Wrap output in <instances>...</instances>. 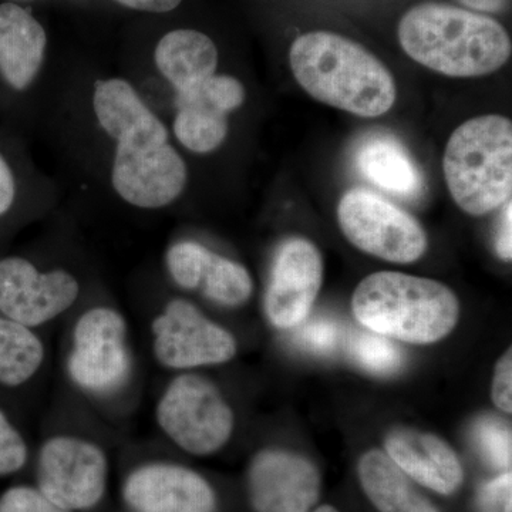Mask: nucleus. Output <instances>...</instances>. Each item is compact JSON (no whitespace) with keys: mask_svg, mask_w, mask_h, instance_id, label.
I'll return each mask as SVG.
<instances>
[{"mask_svg":"<svg viewBox=\"0 0 512 512\" xmlns=\"http://www.w3.org/2000/svg\"><path fill=\"white\" fill-rule=\"evenodd\" d=\"M46 350L32 328L0 315V384L29 382L45 362Z\"/></svg>","mask_w":512,"mask_h":512,"instance_id":"nucleus-22","label":"nucleus"},{"mask_svg":"<svg viewBox=\"0 0 512 512\" xmlns=\"http://www.w3.org/2000/svg\"><path fill=\"white\" fill-rule=\"evenodd\" d=\"M476 512H512V474L505 471L480 485L476 495Z\"/></svg>","mask_w":512,"mask_h":512,"instance_id":"nucleus-27","label":"nucleus"},{"mask_svg":"<svg viewBox=\"0 0 512 512\" xmlns=\"http://www.w3.org/2000/svg\"><path fill=\"white\" fill-rule=\"evenodd\" d=\"M512 205L511 200L505 202L503 214H501L500 228L495 238V251L504 261H511L512 258Z\"/></svg>","mask_w":512,"mask_h":512,"instance_id":"nucleus-31","label":"nucleus"},{"mask_svg":"<svg viewBox=\"0 0 512 512\" xmlns=\"http://www.w3.org/2000/svg\"><path fill=\"white\" fill-rule=\"evenodd\" d=\"M28 444L0 409V476L18 473L28 461Z\"/></svg>","mask_w":512,"mask_h":512,"instance_id":"nucleus-25","label":"nucleus"},{"mask_svg":"<svg viewBox=\"0 0 512 512\" xmlns=\"http://www.w3.org/2000/svg\"><path fill=\"white\" fill-rule=\"evenodd\" d=\"M46 29L15 2L0 3V80L25 93L39 80L47 56Z\"/></svg>","mask_w":512,"mask_h":512,"instance_id":"nucleus-18","label":"nucleus"},{"mask_svg":"<svg viewBox=\"0 0 512 512\" xmlns=\"http://www.w3.org/2000/svg\"><path fill=\"white\" fill-rule=\"evenodd\" d=\"M296 342L313 353L333 352L339 342V328L333 320L318 318L305 323L296 332Z\"/></svg>","mask_w":512,"mask_h":512,"instance_id":"nucleus-28","label":"nucleus"},{"mask_svg":"<svg viewBox=\"0 0 512 512\" xmlns=\"http://www.w3.org/2000/svg\"><path fill=\"white\" fill-rule=\"evenodd\" d=\"M153 60L161 79L173 93H180L214 76L220 53L200 30L175 29L158 40Z\"/></svg>","mask_w":512,"mask_h":512,"instance_id":"nucleus-19","label":"nucleus"},{"mask_svg":"<svg viewBox=\"0 0 512 512\" xmlns=\"http://www.w3.org/2000/svg\"><path fill=\"white\" fill-rule=\"evenodd\" d=\"M0 512H69L47 500L39 488L16 485L0 497Z\"/></svg>","mask_w":512,"mask_h":512,"instance_id":"nucleus-26","label":"nucleus"},{"mask_svg":"<svg viewBox=\"0 0 512 512\" xmlns=\"http://www.w3.org/2000/svg\"><path fill=\"white\" fill-rule=\"evenodd\" d=\"M491 399L498 409L512 412V352L508 349L498 360L494 369Z\"/></svg>","mask_w":512,"mask_h":512,"instance_id":"nucleus-29","label":"nucleus"},{"mask_svg":"<svg viewBox=\"0 0 512 512\" xmlns=\"http://www.w3.org/2000/svg\"><path fill=\"white\" fill-rule=\"evenodd\" d=\"M357 476L379 512H441L382 450L373 448L360 457Z\"/></svg>","mask_w":512,"mask_h":512,"instance_id":"nucleus-20","label":"nucleus"},{"mask_svg":"<svg viewBox=\"0 0 512 512\" xmlns=\"http://www.w3.org/2000/svg\"><path fill=\"white\" fill-rule=\"evenodd\" d=\"M477 446L484 460L497 470L511 471V431L500 420L484 417L476 424Z\"/></svg>","mask_w":512,"mask_h":512,"instance_id":"nucleus-24","label":"nucleus"},{"mask_svg":"<svg viewBox=\"0 0 512 512\" xmlns=\"http://www.w3.org/2000/svg\"><path fill=\"white\" fill-rule=\"evenodd\" d=\"M156 420L171 443L198 457L225 447L235 427L234 410L217 384L192 372L167 384L157 402Z\"/></svg>","mask_w":512,"mask_h":512,"instance_id":"nucleus-6","label":"nucleus"},{"mask_svg":"<svg viewBox=\"0 0 512 512\" xmlns=\"http://www.w3.org/2000/svg\"><path fill=\"white\" fill-rule=\"evenodd\" d=\"M309 512H340V511L336 510V508L332 507V505H320V507L315 508V510H311Z\"/></svg>","mask_w":512,"mask_h":512,"instance_id":"nucleus-34","label":"nucleus"},{"mask_svg":"<svg viewBox=\"0 0 512 512\" xmlns=\"http://www.w3.org/2000/svg\"><path fill=\"white\" fill-rule=\"evenodd\" d=\"M244 84L237 77L215 73L184 92L174 93L171 136L194 154L214 153L227 140L229 114L245 103Z\"/></svg>","mask_w":512,"mask_h":512,"instance_id":"nucleus-12","label":"nucleus"},{"mask_svg":"<svg viewBox=\"0 0 512 512\" xmlns=\"http://www.w3.org/2000/svg\"><path fill=\"white\" fill-rule=\"evenodd\" d=\"M399 40L414 62L450 77L497 72L512 52L510 35L497 20L444 3L410 9L400 20Z\"/></svg>","mask_w":512,"mask_h":512,"instance_id":"nucleus-2","label":"nucleus"},{"mask_svg":"<svg viewBox=\"0 0 512 512\" xmlns=\"http://www.w3.org/2000/svg\"><path fill=\"white\" fill-rule=\"evenodd\" d=\"M92 113L111 144V190L130 207L158 211L180 200L188 167L170 127L130 80L103 77L92 87Z\"/></svg>","mask_w":512,"mask_h":512,"instance_id":"nucleus-1","label":"nucleus"},{"mask_svg":"<svg viewBox=\"0 0 512 512\" xmlns=\"http://www.w3.org/2000/svg\"><path fill=\"white\" fill-rule=\"evenodd\" d=\"M323 282L319 249L305 238H289L275 255L265 295V312L278 329L298 328L308 319Z\"/></svg>","mask_w":512,"mask_h":512,"instance_id":"nucleus-14","label":"nucleus"},{"mask_svg":"<svg viewBox=\"0 0 512 512\" xmlns=\"http://www.w3.org/2000/svg\"><path fill=\"white\" fill-rule=\"evenodd\" d=\"M322 476L309 458L266 448L248 468V497L255 512H309L319 501Z\"/></svg>","mask_w":512,"mask_h":512,"instance_id":"nucleus-13","label":"nucleus"},{"mask_svg":"<svg viewBox=\"0 0 512 512\" xmlns=\"http://www.w3.org/2000/svg\"><path fill=\"white\" fill-rule=\"evenodd\" d=\"M289 63L296 82L313 99L355 116H383L396 101L392 73L348 37L330 32L299 36Z\"/></svg>","mask_w":512,"mask_h":512,"instance_id":"nucleus-3","label":"nucleus"},{"mask_svg":"<svg viewBox=\"0 0 512 512\" xmlns=\"http://www.w3.org/2000/svg\"><path fill=\"white\" fill-rule=\"evenodd\" d=\"M338 221L350 244L394 264L419 261L429 245L416 218L363 188H353L340 198Z\"/></svg>","mask_w":512,"mask_h":512,"instance_id":"nucleus-8","label":"nucleus"},{"mask_svg":"<svg viewBox=\"0 0 512 512\" xmlns=\"http://www.w3.org/2000/svg\"><path fill=\"white\" fill-rule=\"evenodd\" d=\"M460 2L480 12L498 13L507 9L508 0H460Z\"/></svg>","mask_w":512,"mask_h":512,"instance_id":"nucleus-33","label":"nucleus"},{"mask_svg":"<svg viewBox=\"0 0 512 512\" xmlns=\"http://www.w3.org/2000/svg\"><path fill=\"white\" fill-rule=\"evenodd\" d=\"M444 177L458 207L474 217L511 200L512 124L498 114L476 117L448 140Z\"/></svg>","mask_w":512,"mask_h":512,"instance_id":"nucleus-5","label":"nucleus"},{"mask_svg":"<svg viewBox=\"0 0 512 512\" xmlns=\"http://www.w3.org/2000/svg\"><path fill=\"white\" fill-rule=\"evenodd\" d=\"M151 335L157 362L178 372L224 365L238 352L235 336L187 299L165 303L151 323Z\"/></svg>","mask_w":512,"mask_h":512,"instance_id":"nucleus-10","label":"nucleus"},{"mask_svg":"<svg viewBox=\"0 0 512 512\" xmlns=\"http://www.w3.org/2000/svg\"><path fill=\"white\" fill-rule=\"evenodd\" d=\"M131 366L123 313L106 305L86 309L74 323L66 360L74 386L93 396L116 393L127 383Z\"/></svg>","mask_w":512,"mask_h":512,"instance_id":"nucleus-7","label":"nucleus"},{"mask_svg":"<svg viewBox=\"0 0 512 512\" xmlns=\"http://www.w3.org/2000/svg\"><path fill=\"white\" fill-rule=\"evenodd\" d=\"M350 352L363 369L375 375H392L403 363L402 352L396 343L373 332H362L353 336Z\"/></svg>","mask_w":512,"mask_h":512,"instance_id":"nucleus-23","label":"nucleus"},{"mask_svg":"<svg viewBox=\"0 0 512 512\" xmlns=\"http://www.w3.org/2000/svg\"><path fill=\"white\" fill-rule=\"evenodd\" d=\"M133 512H215L217 495L207 478L181 464L153 461L134 468L123 484Z\"/></svg>","mask_w":512,"mask_h":512,"instance_id":"nucleus-16","label":"nucleus"},{"mask_svg":"<svg viewBox=\"0 0 512 512\" xmlns=\"http://www.w3.org/2000/svg\"><path fill=\"white\" fill-rule=\"evenodd\" d=\"M114 2L138 12L168 13L177 9L183 0H114Z\"/></svg>","mask_w":512,"mask_h":512,"instance_id":"nucleus-32","label":"nucleus"},{"mask_svg":"<svg viewBox=\"0 0 512 512\" xmlns=\"http://www.w3.org/2000/svg\"><path fill=\"white\" fill-rule=\"evenodd\" d=\"M352 309L370 332L410 345H433L447 338L461 312L448 286L392 271L366 276L353 293Z\"/></svg>","mask_w":512,"mask_h":512,"instance_id":"nucleus-4","label":"nucleus"},{"mask_svg":"<svg viewBox=\"0 0 512 512\" xmlns=\"http://www.w3.org/2000/svg\"><path fill=\"white\" fill-rule=\"evenodd\" d=\"M384 448L410 480L434 493L451 495L463 485V463L453 447L436 434L396 427L384 437Z\"/></svg>","mask_w":512,"mask_h":512,"instance_id":"nucleus-17","label":"nucleus"},{"mask_svg":"<svg viewBox=\"0 0 512 512\" xmlns=\"http://www.w3.org/2000/svg\"><path fill=\"white\" fill-rule=\"evenodd\" d=\"M357 165L370 183L397 197H413L423 184L416 164L393 138L367 141L357 154Z\"/></svg>","mask_w":512,"mask_h":512,"instance_id":"nucleus-21","label":"nucleus"},{"mask_svg":"<svg viewBox=\"0 0 512 512\" xmlns=\"http://www.w3.org/2000/svg\"><path fill=\"white\" fill-rule=\"evenodd\" d=\"M36 477L37 488L62 510H92L106 495L109 458L92 440L57 434L40 447Z\"/></svg>","mask_w":512,"mask_h":512,"instance_id":"nucleus-9","label":"nucleus"},{"mask_svg":"<svg viewBox=\"0 0 512 512\" xmlns=\"http://www.w3.org/2000/svg\"><path fill=\"white\" fill-rule=\"evenodd\" d=\"M82 284L63 268L43 271L22 256L0 259V315L37 328L79 301Z\"/></svg>","mask_w":512,"mask_h":512,"instance_id":"nucleus-11","label":"nucleus"},{"mask_svg":"<svg viewBox=\"0 0 512 512\" xmlns=\"http://www.w3.org/2000/svg\"><path fill=\"white\" fill-rule=\"evenodd\" d=\"M19 185L15 170L0 151V218L8 215L18 201Z\"/></svg>","mask_w":512,"mask_h":512,"instance_id":"nucleus-30","label":"nucleus"},{"mask_svg":"<svg viewBox=\"0 0 512 512\" xmlns=\"http://www.w3.org/2000/svg\"><path fill=\"white\" fill-rule=\"evenodd\" d=\"M164 265L177 288L201 291L225 308L244 305L254 292V279L244 265L191 239L174 242L165 252Z\"/></svg>","mask_w":512,"mask_h":512,"instance_id":"nucleus-15","label":"nucleus"}]
</instances>
